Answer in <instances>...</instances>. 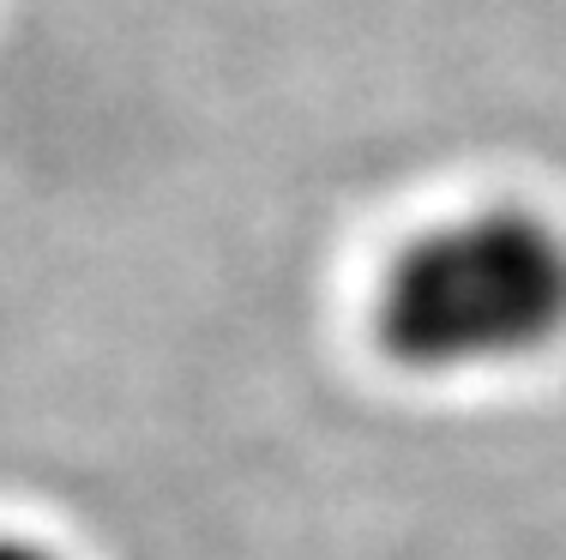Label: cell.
Listing matches in <instances>:
<instances>
[{
	"label": "cell",
	"instance_id": "obj_1",
	"mask_svg": "<svg viewBox=\"0 0 566 560\" xmlns=\"http://www.w3.org/2000/svg\"><path fill=\"white\" fill-rule=\"evenodd\" d=\"M560 331L566 235L518 205L434 223L386 265L374 296V338L416 373L506 368L543 356Z\"/></svg>",
	"mask_w": 566,
	"mask_h": 560
},
{
	"label": "cell",
	"instance_id": "obj_2",
	"mask_svg": "<svg viewBox=\"0 0 566 560\" xmlns=\"http://www.w3.org/2000/svg\"><path fill=\"white\" fill-rule=\"evenodd\" d=\"M0 560H61V554L36 549V542H24V537H0Z\"/></svg>",
	"mask_w": 566,
	"mask_h": 560
}]
</instances>
